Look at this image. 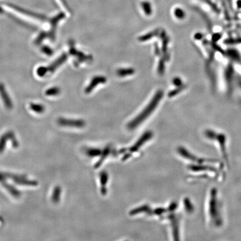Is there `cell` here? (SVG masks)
Segmentation results:
<instances>
[{"label":"cell","instance_id":"24","mask_svg":"<svg viewBox=\"0 0 241 241\" xmlns=\"http://www.w3.org/2000/svg\"><path fill=\"white\" fill-rule=\"evenodd\" d=\"M147 212H148V213H153V214H155L156 215H161L162 213L166 212V209H165L164 208H160L156 209L153 212H152L151 210H149Z\"/></svg>","mask_w":241,"mask_h":241},{"label":"cell","instance_id":"25","mask_svg":"<svg viewBox=\"0 0 241 241\" xmlns=\"http://www.w3.org/2000/svg\"><path fill=\"white\" fill-rule=\"evenodd\" d=\"M200 1H202L203 2H204L205 3H207L208 5L209 6H210L215 11H218V9L217 8V6L214 3H213L212 1H211L210 0H200Z\"/></svg>","mask_w":241,"mask_h":241},{"label":"cell","instance_id":"23","mask_svg":"<svg viewBox=\"0 0 241 241\" xmlns=\"http://www.w3.org/2000/svg\"><path fill=\"white\" fill-rule=\"evenodd\" d=\"M108 174L105 173V171L102 172L100 174V178H101V183L102 185L104 186L106 184L107 182L108 181Z\"/></svg>","mask_w":241,"mask_h":241},{"label":"cell","instance_id":"30","mask_svg":"<svg viewBox=\"0 0 241 241\" xmlns=\"http://www.w3.org/2000/svg\"><path fill=\"white\" fill-rule=\"evenodd\" d=\"M0 222H2V223L3 222V218H2L1 216H0Z\"/></svg>","mask_w":241,"mask_h":241},{"label":"cell","instance_id":"1","mask_svg":"<svg viewBox=\"0 0 241 241\" xmlns=\"http://www.w3.org/2000/svg\"><path fill=\"white\" fill-rule=\"evenodd\" d=\"M224 203L216 187L208 193L205 204V216L209 227L213 229L221 228L224 223Z\"/></svg>","mask_w":241,"mask_h":241},{"label":"cell","instance_id":"4","mask_svg":"<svg viewBox=\"0 0 241 241\" xmlns=\"http://www.w3.org/2000/svg\"><path fill=\"white\" fill-rule=\"evenodd\" d=\"M8 140H10L11 141L12 146L15 148H17L19 146V141L16 139L14 133L12 131H8L6 133H3L0 137V153H3V151L5 150L7 141Z\"/></svg>","mask_w":241,"mask_h":241},{"label":"cell","instance_id":"3","mask_svg":"<svg viewBox=\"0 0 241 241\" xmlns=\"http://www.w3.org/2000/svg\"><path fill=\"white\" fill-rule=\"evenodd\" d=\"M163 94V92L160 90L156 92L153 99L151 100L150 102H149L145 109L136 118H135L128 124V128L130 130H133L139 126L142 122H144L156 109L157 106L159 105V102L161 100Z\"/></svg>","mask_w":241,"mask_h":241},{"label":"cell","instance_id":"15","mask_svg":"<svg viewBox=\"0 0 241 241\" xmlns=\"http://www.w3.org/2000/svg\"><path fill=\"white\" fill-rule=\"evenodd\" d=\"M159 29H156L153 31H151L148 34H145L144 35H142L139 37V40L141 42H145L146 41L150 40L151 39L153 38L154 37H156V35H159Z\"/></svg>","mask_w":241,"mask_h":241},{"label":"cell","instance_id":"8","mask_svg":"<svg viewBox=\"0 0 241 241\" xmlns=\"http://www.w3.org/2000/svg\"><path fill=\"white\" fill-rule=\"evenodd\" d=\"M68 59V55L66 53H63L62 54L58 59L55 60L54 62H52L50 65L46 67V69L47 73H53L54 71L57 70L58 68L60 66L62 65L64 62Z\"/></svg>","mask_w":241,"mask_h":241},{"label":"cell","instance_id":"6","mask_svg":"<svg viewBox=\"0 0 241 241\" xmlns=\"http://www.w3.org/2000/svg\"><path fill=\"white\" fill-rule=\"evenodd\" d=\"M58 123L63 127H83L85 123L82 119H68L65 118H59L57 121Z\"/></svg>","mask_w":241,"mask_h":241},{"label":"cell","instance_id":"10","mask_svg":"<svg viewBox=\"0 0 241 241\" xmlns=\"http://www.w3.org/2000/svg\"><path fill=\"white\" fill-rule=\"evenodd\" d=\"M0 184L2 185L4 188H5L6 190H7L9 193H10L15 198H20V196H21V192L17 190V189H16L13 185L8 183L6 181V179L0 178Z\"/></svg>","mask_w":241,"mask_h":241},{"label":"cell","instance_id":"12","mask_svg":"<svg viewBox=\"0 0 241 241\" xmlns=\"http://www.w3.org/2000/svg\"><path fill=\"white\" fill-rule=\"evenodd\" d=\"M13 182H14L15 184L19 185L28 186V187H37L39 184V183L37 180L26 179V176L20 179H15L14 180H13Z\"/></svg>","mask_w":241,"mask_h":241},{"label":"cell","instance_id":"27","mask_svg":"<svg viewBox=\"0 0 241 241\" xmlns=\"http://www.w3.org/2000/svg\"><path fill=\"white\" fill-rule=\"evenodd\" d=\"M155 53L156 55H160V50L159 49V46L157 45V43H155Z\"/></svg>","mask_w":241,"mask_h":241},{"label":"cell","instance_id":"21","mask_svg":"<svg viewBox=\"0 0 241 241\" xmlns=\"http://www.w3.org/2000/svg\"><path fill=\"white\" fill-rule=\"evenodd\" d=\"M149 210H150V208L148 205H144V206L137 208L135 209H133L132 211H131L130 214L131 215H136L138 213H141V212H148Z\"/></svg>","mask_w":241,"mask_h":241},{"label":"cell","instance_id":"9","mask_svg":"<svg viewBox=\"0 0 241 241\" xmlns=\"http://www.w3.org/2000/svg\"><path fill=\"white\" fill-rule=\"evenodd\" d=\"M106 82H107V79L104 76H101V75L98 76L97 75V76L94 77L91 80L90 83L85 88V93H90L91 92L93 91L97 85H99L100 84H104Z\"/></svg>","mask_w":241,"mask_h":241},{"label":"cell","instance_id":"19","mask_svg":"<svg viewBox=\"0 0 241 241\" xmlns=\"http://www.w3.org/2000/svg\"><path fill=\"white\" fill-rule=\"evenodd\" d=\"M110 152H111L110 148H105V149L102 153V157H101V158L100 159L99 161H98L97 163H96V164L95 165V168H98V167H99L101 165L102 162L103 161V160L105 159V157L107 156H108V154L110 153Z\"/></svg>","mask_w":241,"mask_h":241},{"label":"cell","instance_id":"2","mask_svg":"<svg viewBox=\"0 0 241 241\" xmlns=\"http://www.w3.org/2000/svg\"><path fill=\"white\" fill-rule=\"evenodd\" d=\"M205 139L213 144L218 149L220 155L226 164L229 163V154L228 150V139L224 133H218L216 131L207 130L204 131Z\"/></svg>","mask_w":241,"mask_h":241},{"label":"cell","instance_id":"11","mask_svg":"<svg viewBox=\"0 0 241 241\" xmlns=\"http://www.w3.org/2000/svg\"><path fill=\"white\" fill-rule=\"evenodd\" d=\"M153 136V132L151 131H147L143 135H142L141 138L139 140L136 142V144L132 146V148L130 149L131 152H135L139 148L140 146H141L145 142H146L148 140L150 139Z\"/></svg>","mask_w":241,"mask_h":241},{"label":"cell","instance_id":"22","mask_svg":"<svg viewBox=\"0 0 241 241\" xmlns=\"http://www.w3.org/2000/svg\"><path fill=\"white\" fill-rule=\"evenodd\" d=\"M174 13V15L175 16V17L178 19H183L185 16V12L184 11L183 9L179 8V7L175 9Z\"/></svg>","mask_w":241,"mask_h":241},{"label":"cell","instance_id":"20","mask_svg":"<svg viewBox=\"0 0 241 241\" xmlns=\"http://www.w3.org/2000/svg\"><path fill=\"white\" fill-rule=\"evenodd\" d=\"M102 151L98 148H88L86 151L87 154L91 157L99 156L102 154Z\"/></svg>","mask_w":241,"mask_h":241},{"label":"cell","instance_id":"7","mask_svg":"<svg viewBox=\"0 0 241 241\" xmlns=\"http://www.w3.org/2000/svg\"><path fill=\"white\" fill-rule=\"evenodd\" d=\"M0 96L5 107L7 110H11L13 108V103L5 86L2 83H0Z\"/></svg>","mask_w":241,"mask_h":241},{"label":"cell","instance_id":"18","mask_svg":"<svg viewBox=\"0 0 241 241\" xmlns=\"http://www.w3.org/2000/svg\"><path fill=\"white\" fill-rule=\"evenodd\" d=\"M60 92V89L59 87H53L49 88L45 91V95L48 96H55L59 94Z\"/></svg>","mask_w":241,"mask_h":241},{"label":"cell","instance_id":"28","mask_svg":"<svg viewBox=\"0 0 241 241\" xmlns=\"http://www.w3.org/2000/svg\"><path fill=\"white\" fill-rule=\"evenodd\" d=\"M174 84L176 85H179L180 84V80H179V78H176L173 80Z\"/></svg>","mask_w":241,"mask_h":241},{"label":"cell","instance_id":"13","mask_svg":"<svg viewBox=\"0 0 241 241\" xmlns=\"http://www.w3.org/2000/svg\"><path fill=\"white\" fill-rule=\"evenodd\" d=\"M135 71L133 68H120L117 71V74L120 77H127L134 74Z\"/></svg>","mask_w":241,"mask_h":241},{"label":"cell","instance_id":"14","mask_svg":"<svg viewBox=\"0 0 241 241\" xmlns=\"http://www.w3.org/2000/svg\"><path fill=\"white\" fill-rule=\"evenodd\" d=\"M61 192H62L61 187L60 186H56L53 190L51 196V200L53 201V203L57 204L59 202Z\"/></svg>","mask_w":241,"mask_h":241},{"label":"cell","instance_id":"17","mask_svg":"<svg viewBox=\"0 0 241 241\" xmlns=\"http://www.w3.org/2000/svg\"><path fill=\"white\" fill-rule=\"evenodd\" d=\"M142 10L147 16H150L153 13V9L151 3L148 1H144L141 3Z\"/></svg>","mask_w":241,"mask_h":241},{"label":"cell","instance_id":"29","mask_svg":"<svg viewBox=\"0 0 241 241\" xmlns=\"http://www.w3.org/2000/svg\"><path fill=\"white\" fill-rule=\"evenodd\" d=\"M131 156V154L130 153H127V154H126L125 155V156H124V157H123V159H122V160H126V159H127L128 157H130Z\"/></svg>","mask_w":241,"mask_h":241},{"label":"cell","instance_id":"26","mask_svg":"<svg viewBox=\"0 0 241 241\" xmlns=\"http://www.w3.org/2000/svg\"><path fill=\"white\" fill-rule=\"evenodd\" d=\"M42 51H43L44 53H45V54H47L48 55H51L53 54V51L51 48H50L48 46H43V48L41 49Z\"/></svg>","mask_w":241,"mask_h":241},{"label":"cell","instance_id":"16","mask_svg":"<svg viewBox=\"0 0 241 241\" xmlns=\"http://www.w3.org/2000/svg\"><path fill=\"white\" fill-rule=\"evenodd\" d=\"M29 107L30 110L37 114H43L45 110V107L41 104L32 103L30 104Z\"/></svg>","mask_w":241,"mask_h":241},{"label":"cell","instance_id":"5","mask_svg":"<svg viewBox=\"0 0 241 241\" xmlns=\"http://www.w3.org/2000/svg\"><path fill=\"white\" fill-rule=\"evenodd\" d=\"M69 45H70V49H69L70 54L76 58L78 61L77 64L83 62H90L93 60V58L91 55H85L82 51L78 50L77 49L75 48L74 43L72 41H71V43L69 44Z\"/></svg>","mask_w":241,"mask_h":241}]
</instances>
